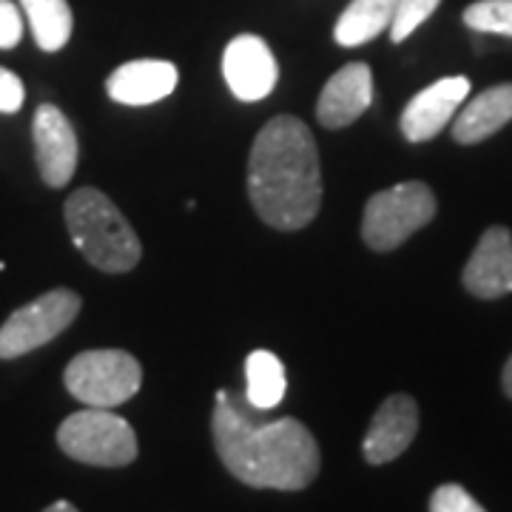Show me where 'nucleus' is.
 Instances as JSON below:
<instances>
[{
    "mask_svg": "<svg viewBox=\"0 0 512 512\" xmlns=\"http://www.w3.org/2000/svg\"><path fill=\"white\" fill-rule=\"evenodd\" d=\"M259 413L245 396L217 390L211 433L225 470L254 490H305L322 467L313 433L291 416L265 421Z\"/></svg>",
    "mask_w": 512,
    "mask_h": 512,
    "instance_id": "obj_1",
    "label": "nucleus"
},
{
    "mask_svg": "<svg viewBox=\"0 0 512 512\" xmlns=\"http://www.w3.org/2000/svg\"><path fill=\"white\" fill-rule=\"evenodd\" d=\"M248 197L259 220L276 231H299L322 205V168L311 128L279 114L256 134L248 157Z\"/></svg>",
    "mask_w": 512,
    "mask_h": 512,
    "instance_id": "obj_2",
    "label": "nucleus"
},
{
    "mask_svg": "<svg viewBox=\"0 0 512 512\" xmlns=\"http://www.w3.org/2000/svg\"><path fill=\"white\" fill-rule=\"evenodd\" d=\"M74 248L103 274H126L137 268L143 245L123 211L100 188H77L63 205Z\"/></svg>",
    "mask_w": 512,
    "mask_h": 512,
    "instance_id": "obj_3",
    "label": "nucleus"
},
{
    "mask_svg": "<svg viewBox=\"0 0 512 512\" xmlns=\"http://www.w3.org/2000/svg\"><path fill=\"white\" fill-rule=\"evenodd\" d=\"M63 384L80 404L111 410L137 396L143 367L126 350H83L63 370Z\"/></svg>",
    "mask_w": 512,
    "mask_h": 512,
    "instance_id": "obj_4",
    "label": "nucleus"
},
{
    "mask_svg": "<svg viewBox=\"0 0 512 512\" xmlns=\"http://www.w3.org/2000/svg\"><path fill=\"white\" fill-rule=\"evenodd\" d=\"M57 447L89 467H126L137 458V433L123 416L86 407L57 427Z\"/></svg>",
    "mask_w": 512,
    "mask_h": 512,
    "instance_id": "obj_5",
    "label": "nucleus"
},
{
    "mask_svg": "<svg viewBox=\"0 0 512 512\" xmlns=\"http://www.w3.org/2000/svg\"><path fill=\"white\" fill-rule=\"evenodd\" d=\"M436 217V197L430 185L399 183L373 194L362 217V239L373 251H393L404 245L419 228Z\"/></svg>",
    "mask_w": 512,
    "mask_h": 512,
    "instance_id": "obj_6",
    "label": "nucleus"
},
{
    "mask_svg": "<svg viewBox=\"0 0 512 512\" xmlns=\"http://www.w3.org/2000/svg\"><path fill=\"white\" fill-rule=\"evenodd\" d=\"M83 299L69 288H55L26 302L0 325V359H20L49 345L77 319Z\"/></svg>",
    "mask_w": 512,
    "mask_h": 512,
    "instance_id": "obj_7",
    "label": "nucleus"
},
{
    "mask_svg": "<svg viewBox=\"0 0 512 512\" xmlns=\"http://www.w3.org/2000/svg\"><path fill=\"white\" fill-rule=\"evenodd\" d=\"M32 140H35L40 180L49 188H63L72 183L77 160H80V143H77L72 120L52 103H43L37 106L35 120H32Z\"/></svg>",
    "mask_w": 512,
    "mask_h": 512,
    "instance_id": "obj_8",
    "label": "nucleus"
},
{
    "mask_svg": "<svg viewBox=\"0 0 512 512\" xmlns=\"http://www.w3.org/2000/svg\"><path fill=\"white\" fill-rule=\"evenodd\" d=\"M222 77L242 103L265 100L276 89L279 66L271 46L256 35H239L222 55Z\"/></svg>",
    "mask_w": 512,
    "mask_h": 512,
    "instance_id": "obj_9",
    "label": "nucleus"
},
{
    "mask_svg": "<svg viewBox=\"0 0 512 512\" xmlns=\"http://www.w3.org/2000/svg\"><path fill=\"white\" fill-rule=\"evenodd\" d=\"M419 433V404L407 393H393L382 402V407L373 413V421L367 427L365 453L367 464L379 467L393 458H399L413 444Z\"/></svg>",
    "mask_w": 512,
    "mask_h": 512,
    "instance_id": "obj_10",
    "label": "nucleus"
},
{
    "mask_svg": "<svg viewBox=\"0 0 512 512\" xmlns=\"http://www.w3.org/2000/svg\"><path fill=\"white\" fill-rule=\"evenodd\" d=\"M470 97L467 77H444L419 92L402 111V134L410 143H427L456 117L458 106Z\"/></svg>",
    "mask_w": 512,
    "mask_h": 512,
    "instance_id": "obj_11",
    "label": "nucleus"
},
{
    "mask_svg": "<svg viewBox=\"0 0 512 512\" xmlns=\"http://www.w3.org/2000/svg\"><path fill=\"white\" fill-rule=\"evenodd\" d=\"M461 282L478 299L512 293V234L504 225H493L481 234Z\"/></svg>",
    "mask_w": 512,
    "mask_h": 512,
    "instance_id": "obj_12",
    "label": "nucleus"
},
{
    "mask_svg": "<svg viewBox=\"0 0 512 512\" xmlns=\"http://www.w3.org/2000/svg\"><path fill=\"white\" fill-rule=\"evenodd\" d=\"M373 103V74L367 63H348L325 83L316 103V120L325 128L353 126Z\"/></svg>",
    "mask_w": 512,
    "mask_h": 512,
    "instance_id": "obj_13",
    "label": "nucleus"
},
{
    "mask_svg": "<svg viewBox=\"0 0 512 512\" xmlns=\"http://www.w3.org/2000/svg\"><path fill=\"white\" fill-rule=\"evenodd\" d=\"M180 72L168 60H131L117 66L106 80V92L123 106H151L177 89Z\"/></svg>",
    "mask_w": 512,
    "mask_h": 512,
    "instance_id": "obj_14",
    "label": "nucleus"
},
{
    "mask_svg": "<svg viewBox=\"0 0 512 512\" xmlns=\"http://www.w3.org/2000/svg\"><path fill=\"white\" fill-rule=\"evenodd\" d=\"M512 120V83H501L473 97L458 117H453V140L461 146H476L493 137Z\"/></svg>",
    "mask_w": 512,
    "mask_h": 512,
    "instance_id": "obj_15",
    "label": "nucleus"
},
{
    "mask_svg": "<svg viewBox=\"0 0 512 512\" xmlns=\"http://www.w3.org/2000/svg\"><path fill=\"white\" fill-rule=\"evenodd\" d=\"M399 0H350V6L339 15L333 37L339 46H362L390 29Z\"/></svg>",
    "mask_w": 512,
    "mask_h": 512,
    "instance_id": "obj_16",
    "label": "nucleus"
},
{
    "mask_svg": "<svg viewBox=\"0 0 512 512\" xmlns=\"http://www.w3.org/2000/svg\"><path fill=\"white\" fill-rule=\"evenodd\" d=\"M288 376L282 359L271 350H254L245 359V399L256 410H274L285 399Z\"/></svg>",
    "mask_w": 512,
    "mask_h": 512,
    "instance_id": "obj_17",
    "label": "nucleus"
},
{
    "mask_svg": "<svg viewBox=\"0 0 512 512\" xmlns=\"http://www.w3.org/2000/svg\"><path fill=\"white\" fill-rule=\"evenodd\" d=\"M20 6L43 52H60L69 43L74 29L69 0H20Z\"/></svg>",
    "mask_w": 512,
    "mask_h": 512,
    "instance_id": "obj_18",
    "label": "nucleus"
},
{
    "mask_svg": "<svg viewBox=\"0 0 512 512\" xmlns=\"http://www.w3.org/2000/svg\"><path fill=\"white\" fill-rule=\"evenodd\" d=\"M464 23L473 32L512 37V0H476L464 9Z\"/></svg>",
    "mask_w": 512,
    "mask_h": 512,
    "instance_id": "obj_19",
    "label": "nucleus"
},
{
    "mask_svg": "<svg viewBox=\"0 0 512 512\" xmlns=\"http://www.w3.org/2000/svg\"><path fill=\"white\" fill-rule=\"evenodd\" d=\"M439 3L441 0H399L396 15H393V23H390V29H387V32H390V40H393V43L407 40V37L419 29L424 20L439 9Z\"/></svg>",
    "mask_w": 512,
    "mask_h": 512,
    "instance_id": "obj_20",
    "label": "nucleus"
},
{
    "mask_svg": "<svg viewBox=\"0 0 512 512\" xmlns=\"http://www.w3.org/2000/svg\"><path fill=\"white\" fill-rule=\"evenodd\" d=\"M430 512H487L461 484H441L430 495Z\"/></svg>",
    "mask_w": 512,
    "mask_h": 512,
    "instance_id": "obj_21",
    "label": "nucleus"
},
{
    "mask_svg": "<svg viewBox=\"0 0 512 512\" xmlns=\"http://www.w3.org/2000/svg\"><path fill=\"white\" fill-rule=\"evenodd\" d=\"M26 100V89L18 74L0 66V114H18Z\"/></svg>",
    "mask_w": 512,
    "mask_h": 512,
    "instance_id": "obj_22",
    "label": "nucleus"
},
{
    "mask_svg": "<svg viewBox=\"0 0 512 512\" xmlns=\"http://www.w3.org/2000/svg\"><path fill=\"white\" fill-rule=\"evenodd\" d=\"M23 37V18L12 0H0V49H15Z\"/></svg>",
    "mask_w": 512,
    "mask_h": 512,
    "instance_id": "obj_23",
    "label": "nucleus"
},
{
    "mask_svg": "<svg viewBox=\"0 0 512 512\" xmlns=\"http://www.w3.org/2000/svg\"><path fill=\"white\" fill-rule=\"evenodd\" d=\"M501 384H504V393L512 399V356L507 359V365H504V376H501Z\"/></svg>",
    "mask_w": 512,
    "mask_h": 512,
    "instance_id": "obj_24",
    "label": "nucleus"
},
{
    "mask_svg": "<svg viewBox=\"0 0 512 512\" xmlns=\"http://www.w3.org/2000/svg\"><path fill=\"white\" fill-rule=\"evenodd\" d=\"M43 512H80L74 507L72 501H55V504H49Z\"/></svg>",
    "mask_w": 512,
    "mask_h": 512,
    "instance_id": "obj_25",
    "label": "nucleus"
}]
</instances>
